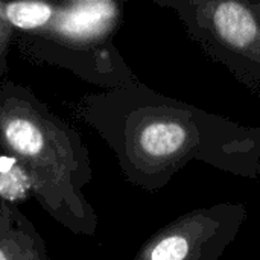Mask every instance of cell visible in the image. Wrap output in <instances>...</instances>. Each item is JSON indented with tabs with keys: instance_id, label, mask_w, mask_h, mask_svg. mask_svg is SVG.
I'll list each match as a JSON object with an SVG mask.
<instances>
[{
	"instance_id": "1",
	"label": "cell",
	"mask_w": 260,
	"mask_h": 260,
	"mask_svg": "<svg viewBox=\"0 0 260 260\" xmlns=\"http://www.w3.org/2000/svg\"><path fill=\"white\" fill-rule=\"evenodd\" d=\"M84 120L116 154L125 180L155 192L190 161L244 178L260 175V126H244L139 79L91 93L76 104Z\"/></svg>"
},
{
	"instance_id": "2",
	"label": "cell",
	"mask_w": 260,
	"mask_h": 260,
	"mask_svg": "<svg viewBox=\"0 0 260 260\" xmlns=\"http://www.w3.org/2000/svg\"><path fill=\"white\" fill-rule=\"evenodd\" d=\"M0 149L24 171L46 213L75 235H96L98 215L84 193L91 181L85 143L27 87L11 81L0 84Z\"/></svg>"
},
{
	"instance_id": "3",
	"label": "cell",
	"mask_w": 260,
	"mask_h": 260,
	"mask_svg": "<svg viewBox=\"0 0 260 260\" xmlns=\"http://www.w3.org/2000/svg\"><path fill=\"white\" fill-rule=\"evenodd\" d=\"M175 11L192 40L247 84H260V21L247 2L155 0Z\"/></svg>"
},
{
	"instance_id": "4",
	"label": "cell",
	"mask_w": 260,
	"mask_h": 260,
	"mask_svg": "<svg viewBox=\"0 0 260 260\" xmlns=\"http://www.w3.org/2000/svg\"><path fill=\"white\" fill-rule=\"evenodd\" d=\"M247 218L248 210L241 203L193 209L157 230L134 260H219Z\"/></svg>"
},
{
	"instance_id": "5",
	"label": "cell",
	"mask_w": 260,
	"mask_h": 260,
	"mask_svg": "<svg viewBox=\"0 0 260 260\" xmlns=\"http://www.w3.org/2000/svg\"><path fill=\"white\" fill-rule=\"evenodd\" d=\"M122 15L123 6L114 0L58 3L50 24L30 37L55 49L101 55L116 50L111 38L120 26Z\"/></svg>"
},
{
	"instance_id": "6",
	"label": "cell",
	"mask_w": 260,
	"mask_h": 260,
	"mask_svg": "<svg viewBox=\"0 0 260 260\" xmlns=\"http://www.w3.org/2000/svg\"><path fill=\"white\" fill-rule=\"evenodd\" d=\"M0 260H52L44 239L14 203L0 197Z\"/></svg>"
},
{
	"instance_id": "7",
	"label": "cell",
	"mask_w": 260,
	"mask_h": 260,
	"mask_svg": "<svg viewBox=\"0 0 260 260\" xmlns=\"http://www.w3.org/2000/svg\"><path fill=\"white\" fill-rule=\"evenodd\" d=\"M56 8L58 3L47 2H0V18L12 29L37 34L50 24Z\"/></svg>"
},
{
	"instance_id": "8",
	"label": "cell",
	"mask_w": 260,
	"mask_h": 260,
	"mask_svg": "<svg viewBox=\"0 0 260 260\" xmlns=\"http://www.w3.org/2000/svg\"><path fill=\"white\" fill-rule=\"evenodd\" d=\"M12 27L0 18V62L5 64V53L8 50V44L12 38Z\"/></svg>"
},
{
	"instance_id": "9",
	"label": "cell",
	"mask_w": 260,
	"mask_h": 260,
	"mask_svg": "<svg viewBox=\"0 0 260 260\" xmlns=\"http://www.w3.org/2000/svg\"><path fill=\"white\" fill-rule=\"evenodd\" d=\"M247 5L254 12V15L257 17V20L260 21V0H257V2H247Z\"/></svg>"
}]
</instances>
